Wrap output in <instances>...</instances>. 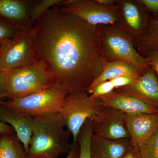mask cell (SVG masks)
Segmentation results:
<instances>
[{"mask_svg": "<svg viewBox=\"0 0 158 158\" xmlns=\"http://www.w3.org/2000/svg\"><path fill=\"white\" fill-rule=\"evenodd\" d=\"M32 30L34 61L42 62L54 86L69 94L88 93L108 62L102 53L99 26L57 6L38 19Z\"/></svg>", "mask_w": 158, "mask_h": 158, "instance_id": "1", "label": "cell"}, {"mask_svg": "<svg viewBox=\"0 0 158 158\" xmlns=\"http://www.w3.org/2000/svg\"><path fill=\"white\" fill-rule=\"evenodd\" d=\"M65 127L61 113L34 117L33 135L27 152L29 158H57L68 153L71 135Z\"/></svg>", "mask_w": 158, "mask_h": 158, "instance_id": "2", "label": "cell"}, {"mask_svg": "<svg viewBox=\"0 0 158 158\" xmlns=\"http://www.w3.org/2000/svg\"><path fill=\"white\" fill-rule=\"evenodd\" d=\"M102 53L107 62L123 60L131 63L141 75L149 69L147 60L138 52L134 41L116 23L99 25Z\"/></svg>", "mask_w": 158, "mask_h": 158, "instance_id": "3", "label": "cell"}, {"mask_svg": "<svg viewBox=\"0 0 158 158\" xmlns=\"http://www.w3.org/2000/svg\"><path fill=\"white\" fill-rule=\"evenodd\" d=\"M54 86L42 62H35L7 73L6 94L11 100L28 96Z\"/></svg>", "mask_w": 158, "mask_h": 158, "instance_id": "4", "label": "cell"}, {"mask_svg": "<svg viewBox=\"0 0 158 158\" xmlns=\"http://www.w3.org/2000/svg\"><path fill=\"white\" fill-rule=\"evenodd\" d=\"M68 92L54 86L29 95L5 102L7 107L35 117L45 114L61 113Z\"/></svg>", "mask_w": 158, "mask_h": 158, "instance_id": "5", "label": "cell"}, {"mask_svg": "<svg viewBox=\"0 0 158 158\" xmlns=\"http://www.w3.org/2000/svg\"><path fill=\"white\" fill-rule=\"evenodd\" d=\"M104 108L99 99H91L88 93L67 94L61 113L65 127L72 137V143H77L78 136L86 121L96 116Z\"/></svg>", "mask_w": 158, "mask_h": 158, "instance_id": "6", "label": "cell"}, {"mask_svg": "<svg viewBox=\"0 0 158 158\" xmlns=\"http://www.w3.org/2000/svg\"><path fill=\"white\" fill-rule=\"evenodd\" d=\"M32 27L24 28L3 45L0 53V70L8 73L35 62Z\"/></svg>", "mask_w": 158, "mask_h": 158, "instance_id": "7", "label": "cell"}, {"mask_svg": "<svg viewBox=\"0 0 158 158\" xmlns=\"http://www.w3.org/2000/svg\"><path fill=\"white\" fill-rule=\"evenodd\" d=\"M116 24L132 39L135 47L144 38L149 22L150 14L138 0H116Z\"/></svg>", "mask_w": 158, "mask_h": 158, "instance_id": "8", "label": "cell"}, {"mask_svg": "<svg viewBox=\"0 0 158 158\" xmlns=\"http://www.w3.org/2000/svg\"><path fill=\"white\" fill-rule=\"evenodd\" d=\"M60 7L93 25L113 24L118 20V6L107 7L98 0H66Z\"/></svg>", "mask_w": 158, "mask_h": 158, "instance_id": "9", "label": "cell"}, {"mask_svg": "<svg viewBox=\"0 0 158 158\" xmlns=\"http://www.w3.org/2000/svg\"><path fill=\"white\" fill-rule=\"evenodd\" d=\"M91 122L94 135L109 139H131L126 114L121 111L105 107L91 118Z\"/></svg>", "mask_w": 158, "mask_h": 158, "instance_id": "10", "label": "cell"}, {"mask_svg": "<svg viewBox=\"0 0 158 158\" xmlns=\"http://www.w3.org/2000/svg\"><path fill=\"white\" fill-rule=\"evenodd\" d=\"M114 92L134 97L158 109V76L151 66L132 85L117 88Z\"/></svg>", "mask_w": 158, "mask_h": 158, "instance_id": "11", "label": "cell"}, {"mask_svg": "<svg viewBox=\"0 0 158 158\" xmlns=\"http://www.w3.org/2000/svg\"><path fill=\"white\" fill-rule=\"evenodd\" d=\"M126 120L131 141L139 149L158 127V112L126 114Z\"/></svg>", "mask_w": 158, "mask_h": 158, "instance_id": "12", "label": "cell"}, {"mask_svg": "<svg viewBox=\"0 0 158 158\" xmlns=\"http://www.w3.org/2000/svg\"><path fill=\"white\" fill-rule=\"evenodd\" d=\"M34 118L0 104V121L13 128L27 153L33 135Z\"/></svg>", "mask_w": 158, "mask_h": 158, "instance_id": "13", "label": "cell"}, {"mask_svg": "<svg viewBox=\"0 0 158 158\" xmlns=\"http://www.w3.org/2000/svg\"><path fill=\"white\" fill-rule=\"evenodd\" d=\"M131 144V139H112L92 134L90 143L91 158H121Z\"/></svg>", "mask_w": 158, "mask_h": 158, "instance_id": "14", "label": "cell"}, {"mask_svg": "<svg viewBox=\"0 0 158 158\" xmlns=\"http://www.w3.org/2000/svg\"><path fill=\"white\" fill-rule=\"evenodd\" d=\"M105 107L116 109L125 114L158 112V108L134 97L119 94L115 92L99 98Z\"/></svg>", "mask_w": 158, "mask_h": 158, "instance_id": "15", "label": "cell"}, {"mask_svg": "<svg viewBox=\"0 0 158 158\" xmlns=\"http://www.w3.org/2000/svg\"><path fill=\"white\" fill-rule=\"evenodd\" d=\"M34 3L20 0H0V16L21 29L33 27L29 13Z\"/></svg>", "mask_w": 158, "mask_h": 158, "instance_id": "16", "label": "cell"}, {"mask_svg": "<svg viewBox=\"0 0 158 158\" xmlns=\"http://www.w3.org/2000/svg\"><path fill=\"white\" fill-rule=\"evenodd\" d=\"M141 75L138 69L129 62L123 60L108 62L101 74L92 83L89 90L100 83L118 77L126 76L137 78Z\"/></svg>", "mask_w": 158, "mask_h": 158, "instance_id": "17", "label": "cell"}, {"mask_svg": "<svg viewBox=\"0 0 158 158\" xmlns=\"http://www.w3.org/2000/svg\"><path fill=\"white\" fill-rule=\"evenodd\" d=\"M0 158H29L16 133L1 135Z\"/></svg>", "mask_w": 158, "mask_h": 158, "instance_id": "18", "label": "cell"}, {"mask_svg": "<svg viewBox=\"0 0 158 158\" xmlns=\"http://www.w3.org/2000/svg\"><path fill=\"white\" fill-rule=\"evenodd\" d=\"M138 52L142 56L151 51L158 50V19L150 15L149 24L143 40L137 44Z\"/></svg>", "mask_w": 158, "mask_h": 158, "instance_id": "19", "label": "cell"}, {"mask_svg": "<svg viewBox=\"0 0 158 158\" xmlns=\"http://www.w3.org/2000/svg\"><path fill=\"white\" fill-rule=\"evenodd\" d=\"M92 132L91 118L85 123L78 136L77 143L80 149L79 158H91L90 153V143Z\"/></svg>", "mask_w": 158, "mask_h": 158, "instance_id": "20", "label": "cell"}, {"mask_svg": "<svg viewBox=\"0 0 158 158\" xmlns=\"http://www.w3.org/2000/svg\"><path fill=\"white\" fill-rule=\"evenodd\" d=\"M64 1L62 0H43L34 3L29 13V20L33 27L37 19L49 9L55 6H61Z\"/></svg>", "mask_w": 158, "mask_h": 158, "instance_id": "21", "label": "cell"}, {"mask_svg": "<svg viewBox=\"0 0 158 158\" xmlns=\"http://www.w3.org/2000/svg\"><path fill=\"white\" fill-rule=\"evenodd\" d=\"M138 149L141 158H158V127Z\"/></svg>", "mask_w": 158, "mask_h": 158, "instance_id": "22", "label": "cell"}, {"mask_svg": "<svg viewBox=\"0 0 158 158\" xmlns=\"http://www.w3.org/2000/svg\"><path fill=\"white\" fill-rule=\"evenodd\" d=\"M23 29L6 20L0 19V45L7 43Z\"/></svg>", "mask_w": 158, "mask_h": 158, "instance_id": "23", "label": "cell"}, {"mask_svg": "<svg viewBox=\"0 0 158 158\" xmlns=\"http://www.w3.org/2000/svg\"><path fill=\"white\" fill-rule=\"evenodd\" d=\"M115 88L110 81L100 83L88 90L90 98L93 100L98 99L102 97L111 94Z\"/></svg>", "mask_w": 158, "mask_h": 158, "instance_id": "24", "label": "cell"}, {"mask_svg": "<svg viewBox=\"0 0 158 158\" xmlns=\"http://www.w3.org/2000/svg\"><path fill=\"white\" fill-rule=\"evenodd\" d=\"M152 17L158 19V0H138Z\"/></svg>", "mask_w": 158, "mask_h": 158, "instance_id": "25", "label": "cell"}, {"mask_svg": "<svg viewBox=\"0 0 158 158\" xmlns=\"http://www.w3.org/2000/svg\"><path fill=\"white\" fill-rule=\"evenodd\" d=\"M137 78H134L131 77L123 76L115 78L110 80V81L116 89L132 85Z\"/></svg>", "mask_w": 158, "mask_h": 158, "instance_id": "26", "label": "cell"}, {"mask_svg": "<svg viewBox=\"0 0 158 158\" xmlns=\"http://www.w3.org/2000/svg\"><path fill=\"white\" fill-rule=\"evenodd\" d=\"M143 57L147 60L148 65L154 69L158 77V50L148 52Z\"/></svg>", "mask_w": 158, "mask_h": 158, "instance_id": "27", "label": "cell"}, {"mask_svg": "<svg viewBox=\"0 0 158 158\" xmlns=\"http://www.w3.org/2000/svg\"><path fill=\"white\" fill-rule=\"evenodd\" d=\"M121 158H141L139 149L132 143L123 156Z\"/></svg>", "mask_w": 158, "mask_h": 158, "instance_id": "28", "label": "cell"}, {"mask_svg": "<svg viewBox=\"0 0 158 158\" xmlns=\"http://www.w3.org/2000/svg\"><path fill=\"white\" fill-rule=\"evenodd\" d=\"M7 73L0 70V95H3L7 98L6 94Z\"/></svg>", "mask_w": 158, "mask_h": 158, "instance_id": "29", "label": "cell"}, {"mask_svg": "<svg viewBox=\"0 0 158 158\" xmlns=\"http://www.w3.org/2000/svg\"><path fill=\"white\" fill-rule=\"evenodd\" d=\"M80 155V149L78 143L73 144L72 142L70 151L65 158H79Z\"/></svg>", "mask_w": 158, "mask_h": 158, "instance_id": "30", "label": "cell"}, {"mask_svg": "<svg viewBox=\"0 0 158 158\" xmlns=\"http://www.w3.org/2000/svg\"><path fill=\"white\" fill-rule=\"evenodd\" d=\"M15 133L13 128L9 125L0 121V135L5 134H12Z\"/></svg>", "mask_w": 158, "mask_h": 158, "instance_id": "31", "label": "cell"}, {"mask_svg": "<svg viewBox=\"0 0 158 158\" xmlns=\"http://www.w3.org/2000/svg\"><path fill=\"white\" fill-rule=\"evenodd\" d=\"M98 1L103 5L110 8H114L117 6L116 0H98Z\"/></svg>", "mask_w": 158, "mask_h": 158, "instance_id": "32", "label": "cell"}, {"mask_svg": "<svg viewBox=\"0 0 158 158\" xmlns=\"http://www.w3.org/2000/svg\"><path fill=\"white\" fill-rule=\"evenodd\" d=\"M3 98H5V97L3 95H0V104L1 105H4L5 103V102H3L2 100Z\"/></svg>", "mask_w": 158, "mask_h": 158, "instance_id": "33", "label": "cell"}, {"mask_svg": "<svg viewBox=\"0 0 158 158\" xmlns=\"http://www.w3.org/2000/svg\"><path fill=\"white\" fill-rule=\"evenodd\" d=\"M3 45H0V53H1V51L2 50V49Z\"/></svg>", "mask_w": 158, "mask_h": 158, "instance_id": "34", "label": "cell"}, {"mask_svg": "<svg viewBox=\"0 0 158 158\" xmlns=\"http://www.w3.org/2000/svg\"><path fill=\"white\" fill-rule=\"evenodd\" d=\"M1 135H0V137H1Z\"/></svg>", "mask_w": 158, "mask_h": 158, "instance_id": "35", "label": "cell"}]
</instances>
